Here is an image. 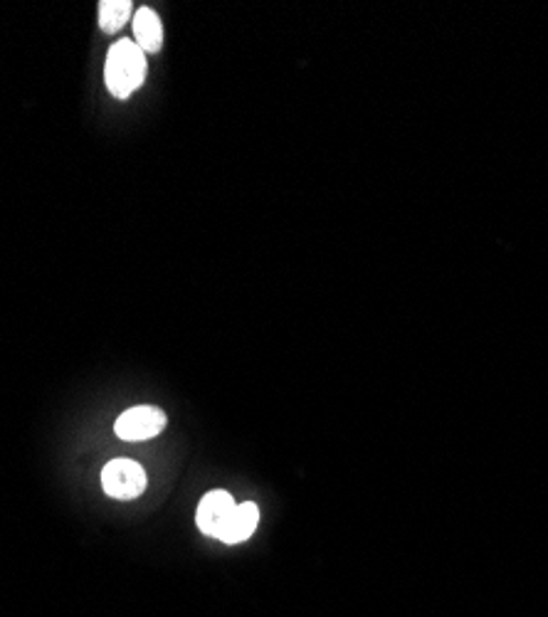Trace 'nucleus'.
Here are the masks:
<instances>
[{
	"instance_id": "3",
	"label": "nucleus",
	"mask_w": 548,
	"mask_h": 617,
	"mask_svg": "<svg viewBox=\"0 0 548 617\" xmlns=\"http://www.w3.org/2000/svg\"><path fill=\"white\" fill-rule=\"evenodd\" d=\"M163 428H166V416H163V410L153 408V405H139V408H129L127 412H121L117 426H114L117 435L121 440H129V442H141V440L156 438Z\"/></svg>"
},
{
	"instance_id": "5",
	"label": "nucleus",
	"mask_w": 548,
	"mask_h": 617,
	"mask_svg": "<svg viewBox=\"0 0 548 617\" xmlns=\"http://www.w3.org/2000/svg\"><path fill=\"white\" fill-rule=\"evenodd\" d=\"M259 522V509L253 504V501H245V504H237L233 516L228 519V524L223 532H220L218 542L223 544H243L247 542L249 536L255 534Z\"/></svg>"
},
{
	"instance_id": "2",
	"label": "nucleus",
	"mask_w": 548,
	"mask_h": 617,
	"mask_svg": "<svg viewBox=\"0 0 548 617\" xmlns=\"http://www.w3.org/2000/svg\"><path fill=\"white\" fill-rule=\"evenodd\" d=\"M102 487L112 499H137L147 489V472L133 459H112L102 469Z\"/></svg>"
},
{
	"instance_id": "7",
	"label": "nucleus",
	"mask_w": 548,
	"mask_h": 617,
	"mask_svg": "<svg viewBox=\"0 0 548 617\" xmlns=\"http://www.w3.org/2000/svg\"><path fill=\"white\" fill-rule=\"evenodd\" d=\"M133 13L131 0H102L100 3V27L107 35H117Z\"/></svg>"
},
{
	"instance_id": "4",
	"label": "nucleus",
	"mask_w": 548,
	"mask_h": 617,
	"mask_svg": "<svg viewBox=\"0 0 548 617\" xmlns=\"http://www.w3.org/2000/svg\"><path fill=\"white\" fill-rule=\"evenodd\" d=\"M235 499L228 494V491L218 489V491H210V494L203 497V501L198 504V514H196V524L200 532L206 536H213L218 538L220 532H223L228 519L233 516L235 511Z\"/></svg>"
},
{
	"instance_id": "6",
	"label": "nucleus",
	"mask_w": 548,
	"mask_h": 617,
	"mask_svg": "<svg viewBox=\"0 0 548 617\" xmlns=\"http://www.w3.org/2000/svg\"><path fill=\"white\" fill-rule=\"evenodd\" d=\"M133 43H137L143 53H159L163 45V27L161 18L151 8H139L133 15Z\"/></svg>"
},
{
	"instance_id": "1",
	"label": "nucleus",
	"mask_w": 548,
	"mask_h": 617,
	"mask_svg": "<svg viewBox=\"0 0 548 617\" xmlns=\"http://www.w3.org/2000/svg\"><path fill=\"white\" fill-rule=\"evenodd\" d=\"M107 90L117 100H127L147 80V53L133 40H119L109 47L107 67H104Z\"/></svg>"
}]
</instances>
